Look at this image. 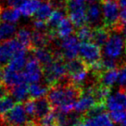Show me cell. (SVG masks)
Here are the masks:
<instances>
[{"instance_id": "cell-1", "label": "cell", "mask_w": 126, "mask_h": 126, "mask_svg": "<svg viewBox=\"0 0 126 126\" xmlns=\"http://www.w3.org/2000/svg\"><path fill=\"white\" fill-rule=\"evenodd\" d=\"M82 94L79 87L73 84L70 81L59 83L51 87L48 93V100L57 112L68 113L74 109V105Z\"/></svg>"}, {"instance_id": "cell-2", "label": "cell", "mask_w": 126, "mask_h": 126, "mask_svg": "<svg viewBox=\"0 0 126 126\" xmlns=\"http://www.w3.org/2000/svg\"><path fill=\"white\" fill-rule=\"evenodd\" d=\"M119 7L117 0H101L104 26L111 31L121 32Z\"/></svg>"}, {"instance_id": "cell-3", "label": "cell", "mask_w": 126, "mask_h": 126, "mask_svg": "<svg viewBox=\"0 0 126 126\" xmlns=\"http://www.w3.org/2000/svg\"><path fill=\"white\" fill-rule=\"evenodd\" d=\"M1 122L4 126H39L38 123L26 112L24 106L17 104L11 110L3 115Z\"/></svg>"}, {"instance_id": "cell-4", "label": "cell", "mask_w": 126, "mask_h": 126, "mask_svg": "<svg viewBox=\"0 0 126 126\" xmlns=\"http://www.w3.org/2000/svg\"><path fill=\"white\" fill-rule=\"evenodd\" d=\"M67 74V65L63 62L62 58H55V59L47 66L43 67V76L47 84L51 87L57 85L63 81Z\"/></svg>"}, {"instance_id": "cell-5", "label": "cell", "mask_w": 126, "mask_h": 126, "mask_svg": "<svg viewBox=\"0 0 126 126\" xmlns=\"http://www.w3.org/2000/svg\"><path fill=\"white\" fill-rule=\"evenodd\" d=\"M103 47L104 57L117 60L126 53V39L121 32L113 31Z\"/></svg>"}, {"instance_id": "cell-6", "label": "cell", "mask_w": 126, "mask_h": 126, "mask_svg": "<svg viewBox=\"0 0 126 126\" xmlns=\"http://www.w3.org/2000/svg\"><path fill=\"white\" fill-rule=\"evenodd\" d=\"M86 0H66V11L71 22L77 28L86 23Z\"/></svg>"}, {"instance_id": "cell-7", "label": "cell", "mask_w": 126, "mask_h": 126, "mask_svg": "<svg viewBox=\"0 0 126 126\" xmlns=\"http://www.w3.org/2000/svg\"><path fill=\"white\" fill-rule=\"evenodd\" d=\"M23 50H28L17 40H6L0 45V68L6 67L17 53Z\"/></svg>"}, {"instance_id": "cell-8", "label": "cell", "mask_w": 126, "mask_h": 126, "mask_svg": "<svg viewBox=\"0 0 126 126\" xmlns=\"http://www.w3.org/2000/svg\"><path fill=\"white\" fill-rule=\"evenodd\" d=\"M79 56L81 59L88 65V67H91L92 65L95 64L102 59L100 47L93 42L90 41H85L81 43Z\"/></svg>"}, {"instance_id": "cell-9", "label": "cell", "mask_w": 126, "mask_h": 126, "mask_svg": "<svg viewBox=\"0 0 126 126\" xmlns=\"http://www.w3.org/2000/svg\"><path fill=\"white\" fill-rule=\"evenodd\" d=\"M42 67L41 63L33 56L28 58L27 63L23 71L26 82H29L30 84L40 82L43 76V69Z\"/></svg>"}, {"instance_id": "cell-10", "label": "cell", "mask_w": 126, "mask_h": 126, "mask_svg": "<svg viewBox=\"0 0 126 126\" xmlns=\"http://www.w3.org/2000/svg\"><path fill=\"white\" fill-rule=\"evenodd\" d=\"M80 45L81 44L79 43V40L77 36L71 35L63 39L61 43V52L63 58L67 60L77 58L78 54H79Z\"/></svg>"}, {"instance_id": "cell-11", "label": "cell", "mask_w": 126, "mask_h": 126, "mask_svg": "<svg viewBox=\"0 0 126 126\" xmlns=\"http://www.w3.org/2000/svg\"><path fill=\"white\" fill-rule=\"evenodd\" d=\"M93 86H90L86 88L85 91L82 90L80 97L74 105V111L78 113H82L88 111L90 109L98 104L94 95H93Z\"/></svg>"}, {"instance_id": "cell-12", "label": "cell", "mask_w": 126, "mask_h": 126, "mask_svg": "<svg viewBox=\"0 0 126 126\" xmlns=\"http://www.w3.org/2000/svg\"><path fill=\"white\" fill-rule=\"evenodd\" d=\"M105 106L110 111H126V89L120 88L110 94L105 101Z\"/></svg>"}, {"instance_id": "cell-13", "label": "cell", "mask_w": 126, "mask_h": 126, "mask_svg": "<svg viewBox=\"0 0 126 126\" xmlns=\"http://www.w3.org/2000/svg\"><path fill=\"white\" fill-rule=\"evenodd\" d=\"M84 118L78 112L56 113V124L59 126H83Z\"/></svg>"}, {"instance_id": "cell-14", "label": "cell", "mask_w": 126, "mask_h": 126, "mask_svg": "<svg viewBox=\"0 0 126 126\" xmlns=\"http://www.w3.org/2000/svg\"><path fill=\"white\" fill-rule=\"evenodd\" d=\"M104 22L103 19V12L102 8L99 6V3H94L88 6L86 10V23L90 27L93 26L95 28H99L100 22Z\"/></svg>"}, {"instance_id": "cell-15", "label": "cell", "mask_w": 126, "mask_h": 126, "mask_svg": "<svg viewBox=\"0 0 126 126\" xmlns=\"http://www.w3.org/2000/svg\"><path fill=\"white\" fill-rule=\"evenodd\" d=\"M34 106H35V111H34V120L38 123L42 118L46 117L51 112V106L50 102L46 98L36 99L34 100Z\"/></svg>"}, {"instance_id": "cell-16", "label": "cell", "mask_w": 126, "mask_h": 126, "mask_svg": "<svg viewBox=\"0 0 126 126\" xmlns=\"http://www.w3.org/2000/svg\"><path fill=\"white\" fill-rule=\"evenodd\" d=\"M113 123L110 115L103 112L95 116H86L83 126H114Z\"/></svg>"}, {"instance_id": "cell-17", "label": "cell", "mask_w": 126, "mask_h": 126, "mask_svg": "<svg viewBox=\"0 0 126 126\" xmlns=\"http://www.w3.org/2000/svg\"><path fill=\"white\" fill-rule=\"evenodd\" d=\"M27 50H23L14 56V58L10 60V62L4 67L5 69L14 72H23L25 65L27 63L28 58L26 54Z\"/></svg>"}, {"instance_id": "cell-18", "label": "cell", "mask_w": 126, "mask_h": 126, "mask_svg": "<svg viewBox=\"0 0 126 126\" xmlns=\"http://www.w3.org/2000/svg\"><path fill=\"white\" fill-rule=\"evenodd\" d=\"M32 51H33V57L41 63L42 67L50 64L55 59V53H53L46 47L35 48L32 50Z\"/></svg>"}, {"instance_id": "cell-19", "label": "cell", "mask_w": 126, "mask_h": 126, "mask_svg": "<svg viewBox=\"0 0 126 126\" xmlns=\"http://www.w3.org/2000/svg\"><path fill=\"white\" fill-rule=\"evenodd\" d=\"M73 32H74V23L71 22L70 19H67L66 17L54 32L49 31V33H50L53 38L58 37L61 39H65L67 37L71 36Z\"/></svg>"}, {"instance_id": "cell-20", "label": "cell", "mask_w": 126, "mask_h": 126, "mask_svg": "<svg viewBox=\"0 0 126 126\" xmlns=\"http://www.w3.org/2000/svg\"><path fill=\"white\" fill-rule=\"evenodd\" d=\"M51 40H53V37L50 35L49 31L44 32L35 30L32 33V50L35 48L46 47Z\"/></svg>"}, {"instance_id": "cell-21", "label": "cell", "mask_w": 126, "mask_h": 126, "mask_svg": "<svg viewBox=\"0 0 126 126\" xmlns=\"http://www.w3.org/2000/svg\"><path fill=\"white\" fill-rule=\"evenodd\" d=\"M119 72L120 70H118V69L103 71L102 73H100L98 76L100 85L105 86L107 88H111V86H113L118 81Z\"/></svg>"}, {"instance_id": "cell-22", "label": "cell", "mask_w": 126, "mask_h": 126, "mask_svg": "<svg viewBox=\"0 0 126 126\" xmlns=\"http://www.w3.org/2000/svg\"><path fill=\"white\" fill-rule=\"evenodd\" d=\"M10 94L12 98L18 102L26 100L29 96V87L26 82H22L10 88Z\"/></svg>"}, {"instance_id": "cell-23", "label": "cell", "mask_w": 126, "mask_h": 126, "mask_svg": "<svg viewBox=\"0 0 126 126\" xmlns=\"http://www.w3.org/2000/svg\"><path fill=\"white\" fill-rule=\"evenodd\" d=\"M66 65H67V70L69 77L89 70L88 65L81 58H74V59L69 60Z\"/></svg>"}, {"instance_id": "cell-24", "label": "cell", "mask_w": 126, "mask_h": 126, "mask_svg": "<svg viewBox=\"0 0 126 126\" xmlns=\"http://www.w3.org/2000/svg\"><path fill=\"white\" fill-rule=\"evenodd\" d=\"M110 35V30L104 26L99 27V28H93V42L99 46V47H104L105 43L107 42L108 39H109Z\"/></svg>"}, {"instance_id": "cell-25", "label": "cell", "mask_w": 126, "mask_h": 126, "mask_svg": "<svg viewBox=\"0 0 126 126\" xmlns=\"http://www.w3.org/2000/svg\"><path fill=\"white\" fill-rule=\"evenodd\" d=\"M42 4L40 0H25L18 6L21 14L24 16H35L37 10Z\"/></svg>"}, {"instance_id": "cell-26", "label": "cell", "mask_w": 126, "mask_h": 126, "mask_svg": "<svg viewBox=\"0 0 126 126\" xmlns=\"http://www.w3.org/2000/svg\"><path fill=\"white\" fill-rule=\"evenodd\" d=\"M54 7L50 3V2H44L42 3L41 6L37 10L36 13L35 14V20H40L47 22L49 18L51 16L52 13L54 12Z\"/></svg>"}, {"instance_id": "cell-27", "label": "cell", "mask_w": 126, "mask_h": 126, "mask_svg": "<svg viewBox=\"0 0 126 126\" xmlns=\"http://www.w3.org/2000/svg\"><path fill=\"white\" fill-rule=\"evenodd\" d=\"M21 12L19 9L15 7H9L2 10L1 19L3 22H9V23H15L19 20L21 16Z\"/></svg>"}, {"instance_id": "cell-28", "label": "cell", "mask_w": 126, "mask_h": 126, "mask_svg": "<svg viewBox=\"0 0 126 126\" xmlns=\"http://www.w3.org/2000/svg\"><path fill=\"white\" fill-rule=\"evenodd\" d=\"M66 18L64 10H54L51 16L47 21V25L49 32H54L60 25L62 20Z\"/></svg>"}, {"instance_id": "cell-29", "label": "cell", "mask_w": 126, "mask_h": 126, "mask_svg": "<svg viewBox=\"0 0 126 126\" xmlns=\"http://www.w3.org/2000/svg\"><path fill=\"white\" fill-rule=\"evenodd\" d=\"M17 32V28L13 23L1 22L0 23V41H6L11 40Z\"/></svg>"}, {"instance_id": "cell-30", "label": "cell", "mask_w": 126, "mask_h": 126, "mask_svg": "<svg viewBox=\"0 0 126 126\" xmlns=\"http://www.w3.org/2000/svg\"><path fill=\"white\" fill-rule=\"evenodd\" d=\"M17 40L24 47L32 50V33L28 28H21L17 33Z\"/></svg>"}, {"instance_id": "cell-31", "label": "cell", "mask_w": 126, "mask_h": 126, "mask_svg": "<svg viewBox=\"0 0 126 126\" xmlns=\"http://www.w3.org/2000/svg\"><path fill=\"white\" fill-rule=\"evenodd\" d=\"M93 92L97 102L104 104L108 97L110 96L111 88H107V87L99 84L97 85V86H93Z\"/></svg>"}, {"instance_id": "cell-32", "label": "cell", "mask_w": 126, "mask_h": 126, "mask_svg": "<svg viewBox=\"0 0 126 126\" xmlns=\"http://www.w3.org/2000/svg\"><path fill=\"white\" fill-rule=\"evenodd\" d=\"M48 93V87L41 84L40 82L33 83L29 86V96L35 100L43 98Z\"/></svg>"}, {"instance_id": "cell-33", "label": "cell", "mask_w": 126, "mask_h": 126, "mask_svg": "<svg viewBox=\"0 0 126 126\" xmlns=\"http://www.w3.org/2000/svg\"><path fill=\"white\" fill-rule=\"evenodd\" d=\"M93 29L89 25H84L80 28H78L76 36L79 38V40H82L83 42L89 41L93 38Z\"/></svg>"}, {"instance_id": "cell-34", "label": "cell", "mask_w": 126, "mask_h": 126, "mask_svg": "<svg viewBox=\"0 0 126 126\" xmlns=\"http://www.w3.org/2000/svg\"><path fill=\"white\" fill-rule=\"evenodd\" d=\"M14 100H15L12 98V96H10V95H7V96L0 99V114L4 115L10 110H11L15 106Z\"/></svg>"}, {"instance_id": "cell-35", "label": "cell", "mask_w": 126, "mask_h": 126, "mask_svg": "<svg viewBox=\"0 0 126 126\" xmlns=\"http://www.w3.org/2000/svg\"><path fill=\"white\" fill-rule=\"evenodd\" d=\"M101 63H102L104 71L109 70H114V69H117V67H118V61L115 59H112V58H107V57L102 58Z\"/></svg>"}, {"instance_id": "cell-36", "label": "cell", "mask_w": 126, "mask_h": 126, "mask_svg": "<svg viewBox=\"0 0 126 126\" xmlns=\"http://www.w3.org/2000/svg\"><path fill=\"white\" fill-rule=\"evenodd\" d=\"M126 115V111H110V117H111V120L114 123L117 124H121L124 121Z\"/></svg>"}, {"instance_id": "cell-37", "label": "cell", "mask_w": 126, "mask_h": 126, "mask_svg": "<svg viewBox=\"0 0 126 126\" xmlns=\"http://www.w3.org/2000/svg\"><path fill=\"white\" fill-rule=\"evenodd\" d=\"M118 82L121 88H125V86L126 85V63L124 65L122 70H120Z\"/></svg>"}, {"instance_id": "cell-38", "label": "cell", "mask_w": 126, "mask_h": 126, "mask_svg": "<svg viewBox=\"0 0 126 126\" xmlns=\"http://www.w3.org/2000/svg\"><path fill=\"white\" fill-rule=\"evenodd\" d=\"M34 28H35V30L44 31V30L48 28L47 22L40 21V20H35L34 21Z\"/></svg>"}, {"instance_id": "cell-39", "label": "cell", "mask_w": 126, "mask_h": 126, "mask_svg": "<svg viewBox=\"0 0 126 126\" xmlns=\"http://www.w3.org/2000/svg\"><path fill=\"white\" fill-rule=\"evenodd\" d=\"M7 88H7L3 82H0V99L3 98V97L8 95L9 91Z\"/></svg>"}, {"instance_id": "cell-40", "label": "cell", "mask_w": 126, "mask_h": 126, "mask_svg": "<svg viewBox=\"0 0 126 126\" xmlns=\"http://www.w3.org/2000/svg\"><path fill=\"white\" fill-rule=\"evenodd\" d=\"M6 1L9 7H15V8H17V6H19L25 0H6Z\"/></svg>"}, {"instance_id": "cell-41", "label": "cell", "mask_w": 126, "mask_h": 126, "mask_svg": "<svg viewBox=\"0 0 126 126\" xmlns=\"http://www.w3.org/2000/svg\"><path fill=\"white\" fill-rule=\"evenodd\" d=\"M121 33H123L124 36L126 39V22L121 23Z\"/></svg>"}, {"instance_id": "cell-42", "label": "cell", "mask_w": 126, "mask_h": 126, "mask_svg": "<svg viewBox=\"0 0 126 126\" xmlns=\"http://www.w3.org/2000/svg\"><path fill=\"white\" fill-rule=\"evenodd\" d=\"M99 0H86V3L87 4L91 5V4H94V3H97Z\"/></svg>"}, {"instance_id": "cell-43", "label": "cell", "mask_w": 126, "mask_h": 126, "mask_svg": "<svg viewBox=\"0 0 126 126\" xmlns=\"http://www.w3.org/2000/svg\"><path fill=\"white\" fill-rule=\"evenodd\" d=\"M119 126H126V115H125V119H124V121L120 124Z\"/></svg>"}, {"instance_id": "cell-44", "label": "cell", "mask_w": 126, "mask_h": 126, "mask_svg": "<svg viewBox=\"0 0 126 126\" xmlns=\"http://www.w3.org/2000/svg\"><path fill=\"white\" fill-rule=\"evenodd\" d=\"M2 75H3V71H1V70H0V79L2 78Z\"/></svg>"}, {"instance_id": "cell-45", "label": "cell", "mask_w": 126, "mask_h": 126, "mask_svg": "<svg viewBox=\"0 0 126 126\" xmlns=\"http://www.w3.org/2000/svg\"><path fill=\"white\" fill-rule=\"evenodd\" d=\"M2 10H3V9L0 7V19H1V13H2Z\"/></svg>"}, {"instance_id": "cell-46", "label": "cell", "mask_w": 126, "mask_h": 126, "mask_svg": "<svg viewBox=\"0 0 126 126\" xmlns=\"http://www.w3.org/2000/svg\"><path fill=\"white\" fill-rule=\"evenodd\" d=\"M49 126H59L57 124H54V125H49Z\"/></svg>"}, {"instance_id": "cell-47", "label": "cell", "mask_w": 126, "mask_h": 126, "mask_svg": "<svg viewBox=\"0 0 126 126\" xmlns=\"http://www.w3.org/2000/svg\"><path fill=\"white\" fill-rule=\"evenodd\" d=\"M0 126H4V125H3V123H2V122H1V121H0Z\"/></svg>"}, {"instance_id": "cell-48", "label": "cell", "mask_w": 126, "mask_h": 126, "mask_svg": "<svg viewBox=\"0 0 126 126\" xmlns=\"http://www.w3.org/2000/svg\"><path fill=\"white\" fill-rule=\"evenodd\" d=\"M125 88V89H126V85L125 86V88Z\"/></svg>"}, {"instance_id": "cell-49", "label": "cell", "mask_w": 126, "mask_h": 126, "mask_svg": "<svg viewBox=\"0 0 126 126\" xmlns=\"http://www.w3.org/2000/svg\"><path fill=\"white\" fill-rule=\"evenodd\" d=\"M0 120H1V118H0Z\"/></svg>"}]
</instances>
